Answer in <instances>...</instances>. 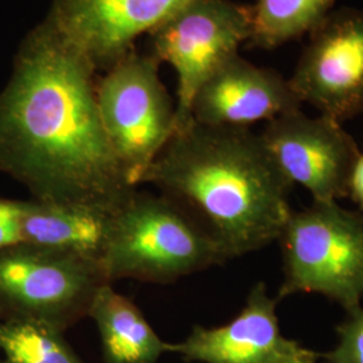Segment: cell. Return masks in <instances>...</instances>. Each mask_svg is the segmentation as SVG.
Here are the masks:
<instances>
[{
	"label": "cell",
	"mask_w": 363,
	"mask_h": 363,
	"mask_svg": "<svg viewBox=\"0 0 363 363\" xmlns=\"http://www.w3.org/2000/svg\"><path fill=\"white\" fill-rule=\"evenodd\" d=\"M226 261L220 247L164 195L139 193L109 216L100 259L108 283L169 284Z\"/></svg>",
	"instance_id": "cell-3"
},
{
	"label": "cell",
	"mask_w": 363,
	"mask_h": 363,
	"mask_svg": "<svg viewBox=\"0 0 363 363\" xmlns=\"http://www.w3.org/2000/svg\"><path fill=\"white\" fill-rule=\"evenodd\" d=\"M23 244L22 201L0 198V249Z\"/></svg>",
	"instance_id": "cell-18"
},
{
	"label": "cell",
	"mask_w": 363,
	"mask_h": 363,
	"mask_svg": "<svg viewBox=\"0 0 363 363\" xmlns=\"http://www.w3.org/2000/svg\"><path fill=\"white\" fill-rule=\"evenodd\" d=\"M0 363H6V361H4V359H0Z\"/></svg>",
	"instance_id": "cell-21"
},
{
	"label": "cell",
	"mask_w": 363,
	"mask_h": 363,
	"mask_svg": "<svg viewBox=\"0 0 363 363\" xmlns=\"http://www.w3.org/2000/svg\"><path fill=\"white\" fill-rule=\"evenodd\" d=\"M250 6L233 0H187L148 34L152 54L177 74L175 132L191 121L195 94L250 38Z\"/></svg>",
	"instance_id": "cell-7"
},
{
	"label": "cell",
	"mask_w": 363,
	"mask_h": 363,
	"mask_svg": "<svg viewBox=\"0 0 363 363\" xmlns=\"http://www.w3.org/2000/svg\"><path fill=\"white\" fill-rule=\"evenodd\" d=\"M277 169L313 201L347 198L359 147L334 118L308 116L301 108L267 121L259 133Z\"/></svg>",
	"instance_id": "cell-9"
},
{
	"label": "cell",
	"mask_w": 363,
	"mask_h": 363,
	"mask_svg": "<svg viewBox=\"0 0 363 363\" xmlns=\"http://www.w3.org/2000/svg\"><path fill=\"white\" fill-rule=\"evenodd\" d=\"M277 241L284 274L279 301L318 294L346 312L362 306L363 213L337 201H312L292 211Z\"/></svg>",
	"instance_id": "cell-4"
},
{
	"label": "cell",
	"mask_w": 363,
	"mask_h": 363,
	"mask_svg": "<svg viewBox=\"0 0 363 363\" xmlns=\"http://www.w3.org/2000/svg\"><path fill=\"white\" fill-rule=\"evenodd\" d=\"M88 316L93 319L101 340L105 363H157L169 352L130 298L106 283L96 292Z\"/></svg>",
	"instance_id": "cell-13"
},
{
	"label": "cell",
	"mask_w": 363,
	"mask_h": 363,
	"mask_svg": "<svg viewBox=\"0 0 363 363\" xmlns=\"http://www.w3.org/2000/svg\"><path fill=\"white\" fill-rule=\"evenodd\" d=\"M187 0H52L46 18L100 73Z\"/></svg>",
	"instance_id": "cell-10"
},
{
	"label": "cell",
	"mask_w": 363,
	"mask_h": 363,
	"mask_svg": "<svg viewBox=\"0 0 363 363\" xmlns=\"http://www.w3.org/2000/svg\"><path fill=\"white\" fill-rule=\"evenodd\" d=\"M106 283L96 259L74 252L27 244L3 247L0 320H35L66 331L88 316Z\"/></svg>",
	"instance_id": "cell-6"
},
{
	"label": "cell",
	"mask_w": 363,
	"mask_h": 363,
	"mask_svg": "<svg viewBox=\"0 0 363 363\" xmlns=\"http://www.w3.org/2000/svg\"><path fill=\"white\" fill-rule=\"evenodd\" d=\"M301 105L288 79L280 73L235 54L198 89L191 118L205 125L247 128Z\"/></svg>",
	"instance_id": "cell-12"
},
{
	"label": "cell",
	"mask_w": 363,
	"mask_h": 363,
	"mask_svg": "<svg viewBox=\"0 0 363 363\" xmlns=\"http://www.w3.org/2000/svg\"><path fill=\"white\" fill-rule=\"evenodd\" d=\"M291 89L301 104L339 123L363 112V11L330 13L311 31Z\"/></svg>",
	"instance_id": "cell-8"
},
{
	"label": "cell",
	"mask_w": 363,
	"mask_h": 363,
	"mask_svg": "<svg viewBox=\"0 0 363 363\" xmlns=\"http://www.w3.org/2000/svg\"><path fill=\"white\" fill-rule=\"evenodd\" d=\"M279 303L264 283H257L233 320L211 328L195 325L184 340L169 343V352L187 362L284 363L303 346L283 335Z\"/></svg>",
	"instance_id": "cell-11"
},
{
	"label": "cell",
	"mask_w": 363,
	"mask_h": 363,
	"mask_svg": "<svg viewBox=\"0 0 363 363\" xmlns=\"http://www.w3.org/2000/svg\"><path fill=\"white\" fill-rule=\"evenodd\" d=\"M179 205L237 259L279 240L292 214L294 184L277 169L259 133L191 121L174 132L140 184Z\"/></svg>",
	"instance_id": "cell-2"
},
{
	"label": "cell",
	"mask_w": 363,
	"mask_h": 363,
	"mask_svg": "<svg viewBox=\"0 0 363 363\" xmlns=\"http://www.w3.org/2000/svg\"><path fill=\"white\" fill-rule=\"evenodd\" d=\"M111 214L22 201L23 244L74 252L100 264Z\"/></svg>",
	"instance_id": "cell-14"
},
{
	"label": "cell",
	"mask_w": 363,
	"mask_h": 363,
	"mask_svg": "<svg viewBox=\"0 0 363 363\" xmlns=\"http://www.w3.org/2000/svg\"><path fill=\"white\" fill-rule=\"evenodd\" d=\"M335 0H255L249 45L274 49L311 33L331 13Z\"/></svg>",
	"instance_id": "cell-15"
},
{
	"label": "cell",
	"mask_w": 363,
	"mask_h": 363,
	"mask_svg": "<svg viewBox=\"0 0 363 363\" xmlns=\"http://www.w3.org/2000/svg\"><path fill=\"white\" fill-rule=\"evenodd\" d=\"M62 330L35 320H0V351L6 363H85Z\"/></svg>",
	"instance_id": "cell-16"
},
{
	"label": "cell",
	"mask_w": 363,
	"mask_h": 363,
	"mask_svg": "<svg viewBox=\"0 0 363 363\" xmlns=\"http://www.w3.org/2000/svg\"><path fill=\"white\" fill-rule=\"evenodd\" d=\"M347 196L357 205L358 211L363 213V152L359 154L351 169Z\"/></svg>",
	"instance_id": "cell-19"
},
{
	"label": "cell",
	"mask_w": 363,
	"mask_h": 363,
	"mask_svg": "<svg viewBox=\"0 0 363 363\" xmlns=\"http://www.w3.org/2000/svg\"><path fill=\"white\" fill-rule=\"evenodd\" d=\"M337 343L333 350L322 354L325 363H363V307L346 312V318L335 328Z\"/></svg>",
	"instance_id": "cell-17"
},
{
	"label": "cell",
	"mask_w": 363,
	"mask_h": 363,
	"mask_svg": "<svg viewBox=\"0 0 363 363\" xmlns=\"http://www.w3.org/2000/svg\"><path fill=\"white\" fill-rule=\"evenodd\" d=\"M319 358H320V354H316L313 351L301 347L298 352L289 357L284 363H319Z\"/></svg>",
	"instance_id": "cell-20"
},
{
	"label": "cell",
	"mask_w": 363,
	"mask_h": 363,
	"mask_svg": "<svg viewBox=\"0 0 363 363\" xmlns=\"http://www.w3.org/2000/svg\"><path fill=\"white\" fill-rule=\"evenodd\" d=\"M159 66L152 52L132 49L97 78V106L105 135L135 187L175 132V104Z\"/></svg>",
	"instance_id": "cell-5"
},
{
	"label": "cell",
	"mask_w": 363,
	"mask_h": 363,
	"mask_svg": "<svg viewBox=\"0 0 363 363\" xmlns=\"http://www.w3.org/2000/svg\"><path fill=\"white\" fill-rule=\"evenodd\" d=\"M97 74L46 16L27 33L0 91V172L40 202L112 214L136 187L105 135Z\"/></svg>",
	"instance_id": "cell-1"
}]
</instances>
